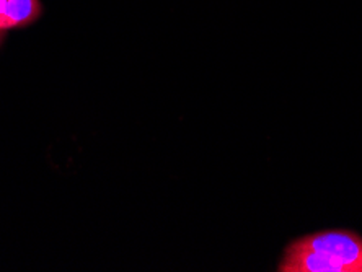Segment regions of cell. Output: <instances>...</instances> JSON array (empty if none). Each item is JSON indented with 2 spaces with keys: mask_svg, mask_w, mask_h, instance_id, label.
Here are the masks:
<instances>
[{
  "mask_svg": "<svg viewBox=\"0 0 362 272\" xmlns=\"http://www.w3.org/2000/svg\"><path fill=\"white\" fill-rule=\"evenodd\" d=\"M278 272H362V237L348 228L307 233L287 244Z\"/></svg>",
  "mask_w": 362,
  "mask_h": 272,
  "instance_id": "6da1fadb",
  "label": "cell"
},
{
  "mask_svg": "<svg viewBox=\"0 0 362 272\" xmlns=\"http://www.w3.org/2000/svg\"><path fill=\"white\" fill-rule=\"evenodd\" d=\"M41 15L40 0H5V20L2 30L30 25Z\"/></svg>",
  "mask_w": 362,
  "mask_h": 272,
  "instance_id": "7a4b0ae2",
  "label": "cell"
},
{
  "mask_svg": "<svg viewBox=\"0 0 362 272\" xmlns=\"http://www.w3.org/2000/svg\"><path fill=\"white\" fill-rule=\"evenodd\" d=\"M0 35H2V30H0Z\"/></svg>",
  "mask_w": 362,
  "mask_h": 272,
  "instance_id": "3957f363",
  "label": "cell"
}]
</instances>
